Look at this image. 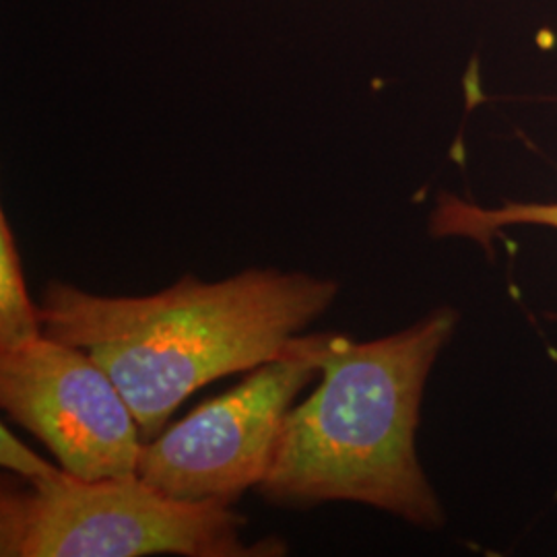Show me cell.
<instances>
[{"label":"cell","mask_w":557,"mask_h":557,"mask_svg":"<svg viewBox=\"0 0 557 557\" xmlns=\"http://www.w3.org/2000/svg\"><path fill=\"white\" fill-rule=\"evenodd\" d=\"M341 285L275 267L221 281L184 275L153 296H98L50 281L38 301L46 337L79 347L116 382L143 438L200 386L277 359L335 304Z\"/></svg>","instance_id":"cell-1"},{"label":"cell","mask_w":557,"mask_h":557,"mask_svg":"<svg viewBox=\"0 0 557 557\" xmlns=\"http://www.w3.org/2000/svg\"><path fill=\"white\" fill-rule=\"evenodd\" d=\"M457 324L444 306L388 337L359 343L331 333L322 382L285 413L260 496L301 510L356 502L440 529L444 510L421 469L416 432L425 382Z\"/></svg>","instance_id":"cell-2"},{"label":"cell","mask_w":557,"mask_h":557,"mask_svg":"<svg viewBox=\"0 0 557 557\" xmlns=\"http://www.w3.org/2000/svg\"><path fill=\"white\" fill-rule=\"evenodd\" d=\"M232 506L182 502L135 475L83 479L52 467L2 479V557H277L283 539H244Z\"/></svg>","instance_id":"cell-3"},{"label":"cell","mask_w":557,"mask_h":557,"mask_svg":"<svg viewBox=\"0 0 557 557\" xmlns=\"http://www.w3.org/2000/svg\"><path fill=\"white\" fill-rule=\"evenodd\" d=\"M329 338L298 335L281 358L145 442L137 475L170 498L234 506L267 475L285 413L322 376Z\"/></svg>","instance_id":"cell-4"},{"label":"cell","mask_w":557,"mask_h":557,"mask_svg":"<svg viewBox=\"0 0 557 557\" xmlns=\"http://www.w3.org/2000/svg\"><path fill=\"white\" fill-rule=\"evenodd\" d=\"M0 462L4 469L13 471L17 478H40L52 469L50 462L38 457L34 450H29L21 440L15 438L7 430V425L0 428Z\"/></svg>","instance_id":"cell-8"},{"label":"cell","mask_w":557,"mask_h":557,"mask_svg":"<svg viewBox=\"0 0 557 557\" xmlns=\"http://www.w3.org/2000/svg\"><path fill=\"white\" fill-rule=\"evenodd\" d=\"M0 405L83 479L135 475L140 428L116 382L79 347L52 337L0 351Z\"/></svg>","instance_id":"cell-5"},{"label":"cell","mask_w":557,"mask_h":557,"mask_svg":"<svg viewBox=\"0 0 557 557\" xmlns=\"http://www.w3.org/2000/svg\"><path fill=\"white\" fill-rule=\"evenodd\" d=\"M554 319H556V320H557V314H554Z\"/></svg>","instance_id":"cell-9"},{"label":"cell","mask_w":557,"mask_h":557,"mask_svg":"<svg viewBox=\"0 0 557 557\" xmlns=\"http://www.w3.org/2000/svg\"><path fill=\"white\" fill-rule=\"evenodd\" d=\"M512 225L557 230V202L506 200L502 207L487 209L444 193L430 218L432 236L475 239L485 250H492L494 239Z\"/></svg>","instance_id":"cell-6"},{"label":"cell","mask_w":557,"mask_h":557,"mask_svg":"<svg viewBox=\"0 0 557 557\" xmlns=\"http://www.w3.org/2000/svg\"><path fill=\"white\" fill-rule=\"evenodd\" d=\"M44 337L38 304H34L21 267L11 223L0 213V351H11Z\"/></svg>","instance_id":"cell-7"}]
</instances>
